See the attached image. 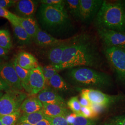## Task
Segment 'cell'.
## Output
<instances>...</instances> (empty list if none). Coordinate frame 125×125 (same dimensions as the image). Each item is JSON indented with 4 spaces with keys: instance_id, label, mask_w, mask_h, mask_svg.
Segmentation results:
<instances>
[{
    "instance_id": "obj_1",
    "label": "cell",
    "mask_w": 125,
    "mask_h": 125,
    "mask_svg": "<svg viewBox=\"0 0 125 125\" xmlns=\"http://www.w3.org/2000/svg\"><path fill=\"white\" fill-rule=\"evenodd\" d=\"M102 60L95 39L88 33H82L67 39L60 64L57 71L79 67L99 69Z\"/></svg>"
},
{
    "instance_id": "obj_2",
    "label": "cell",
    "mask_w": 125,
    "mask_h": 125,
    "mask_svg": "<svg viewBox=\"0 0 125 125\" xmlns=\"http://www.w3.org/2000/svg\"><path fill=\"white\" fill-rule=\"evenodd\" d=\"M37 21L43 31L57 38L64 36L72 29L66 9L61 10L41 4L36 13Z\"/></svg>"
},
{
    "instance_id": "obj_3",
    "label": "cell",
    "mask_w": 125,
    "mask_h": 125,
    "mask_svg": "<svg viewBox=\"0 0 125 125\" xmlns=\"http://www.w3.org/2000/svg\"><path fill=\"white\" fill-rule=\"evenodd\" d=\"M67 76L74 84L85 89L100 90L113 85L111 76L107 73L92 68L79 67L70 69Z\"/></svg>"
},
{
    "instance_id": "obj_4",
    "label": "cell",
    "mask_w": 125,
    "mask_h": 125,
    "mask_svg": "<svg viewBox=\"0 0 125 125\" xmlns=\"http://www.w3.org/2000/svg\"><path fill=\"white\" fill-rule=\"evenodd\" d=\"M97 28H105L125 32V12L121 0H104L94 20Z\"/></svg>"
},
{
    "instance_id": "obj_5",
    "label": "cell",
    "mask_w": 125,
    "mask_h": 125,
    "mask_svg": "<svg viewBox=\"0 0 125 125\" xmlns=\"http://www.w3.org/2000/svg\"><path fill=\"white\" fill-rule=\"evenodd\" d=\"M104 54L117 80L125 86V49L104 47Z\"/></svg>"
},
{
    "instance_id": "obj_6",
    "label": "cell",
    "mask_w": 125,
    "mask_h": 125,
    "mask_svg": "<svg viewBox=\"0 0 125 125\" xmlns=\"http://www.w3.org/2000/svg\"><path fill=\"white\" fill-rule=\"evenodd\" d=\"M27 94L22 91L10 89L0 99V116L12 114L20 109Z\"/></svg>"
},
{
    "instance_id": "obj_7",
    "label": "cell",
    "mask_w": 125,
    "mask_h": 125,
    "mask_svg": "<svg viewBox=\"0 0 125 125\" xmlns=\"http://www.w3.org/2000/svg\"><path fill=\"white\" fill-rule=\"evenodd\" d=\"M78 90L80 92L81 95L88 99L91 103L97 104L107 107L125 100V95L121 94L109 95L101 90L91 89L79 88Z\"/></svg>"
},
{
    "instance_id": "obj_8",
    "label": "cell",
    "mask_w": 125,
    "mask_h": 125,
    "mask_svg": "<svg viewBox=\"0 0 125 125\" xmlns=\"http://www.w3.org/2000/svg\"><path fill=\"white\" fill-rule=\"evenodd\" d=\"M97 32L104 47L125 49V32L105 28H97Z\"/></svg>"
},
{
    "instance_id": "obj_9",
    "label": "cell",
    "mask_w": 125,
    "mask_h": 125,
    "mask_svg": "<svg viewBox=\"0 0 125 125\" xmlns=\"http://www.w3.org/2000/svg\"><path fill=\"white\" fill-rule=\"evenodd\" d=\"M0 79L11 89L18 91L23 89L12 62H2L0 64Z\"/></svg>"
},
{
    "instance_id": "obj_10",
    "label": "cell",
    "mask_w": 125,
    "mask_h": 125,
    "mask_svg": "<svg viewBox=\"0 0 125 125\" xmlns=\"http://www.w3.org/2000/svg\"><path fill=\"white\" fill-rule=\"evenodd\" d=\"M103 2V0H80L81 21L89 24L94 21Z\"/></svg>"
},
{
    "instance_id": "obj_11",
    "label": "cell",
    "mask_w": 125,
    "mask_h": 125,
    "mask_svg": "<svg viewBox=\"0 0 125 125\" xmlns=\"http://www.w3.org/2000/svg\"><path fill=\"white\" fill-rule=\"evenodd\" d=\"M29 87L30 95L37 94L45 88V77L40 66L30 70Z\"/></svg>"
},
{
    "instance_id": "obj_12",
    "label": "cell",
    "mask_w": 125,
    "mask_h": 125,
    "mask_svg": "<svg viewBox=\"0 0 125 125\" xmlns=\"http://www.w3.org/2000/svg\"><path fill=\"white\" fill-rule=\"evenodd\" d=\"M39 0H20L14 5L16 15L20 18H33L38 8Z\"/></svg>"
},
{
    "instance_id": "obj_13",
    "label": "cell",
    "mask_w": 125,
    "mask_h": 125,
    "mask_svg": "<svg viewBox=\"0 0 125 125\" xmlns=\"http://www.w3.org/2000/svg\"><path fill=\"white\" fill-rule=\"evenodd\" d=\"M37 97L42 104H58L67 107L65 100L54 89L45 87L37 94Z\"/></svg>"
},
{
    "instance_id": "obj_14",
    "label": "cell",
    "mask_w": 125,
    "mask_h": 125,
    "mask_svg": "<svg viewBox=\"0 0 125 125\" xmlns=\"http://www.w3.org/2000/svg\"><path fill=\"white\" fill-rule=\"evenodd\" d=\"M36 45L42 47H52L60 45L66 40L58 39L50 35L47 32L39 28L32 39Z\"/></svg>"
},
{
    "instance_id": "obj_15",
    "label": "cell",
    "mask_w": 125,
    "mask_h": 125,
    "mask_svg": "<svg viewBox=\"0 0 125 125\" xmlns=\"http://www.w3.org/2000/svg\"><path fill=\"white\" fill-rule=\"evenodd\" d=\"M14 60L20 67L27 70H31L39 66L35 57L25 52H19Z\"/></svg>"
},
{
    "instance_id": "obj_16",
    "label": "cell",
    "mask_w": 125,
    "mask_h": 125,
    "mask_svg": "<svg viewBox=\"0 0 125 125\" xmlns=\"http://www.w3.org/2000/svg\"><path fill=\"white\" fill-rule=\"evenodd\" d=\"M42 111L45 116L53 118L57 116H66L70 114V111L67 108L58 104H43Z\"/></svg>"
},
{
    "instance_id": "obj_17",
    "label": "cell",
    "mask_w": 125,
    "mask_h": 125,
    "mask_svg": "<svg viewBox=\"0 0 125 125\" xmlns=\"http://www.w3.org/2000/svg\"><path fill=\"white\" fill-rule=\"evenodd\" d=\"M43 104L37 97H27L23 102L20 110L23 114H31L42 110Z\"/></svg>"
},
{
    "instance_id": "obj_18",
    "label": "cell",
    "mask_w": 125,
    "mask_h": 125,
    "mask_svg": "<svg viewBox=\"0 0 125 125\" xmlns=\"http://www.w3.org/2000/svg\"><path fill=\"white\" fill-rule=\"evenodd\" d=\"M66 41L67 39L62 44L50 48L48 52V58L50 62V64L55 67L56 69L61 62Z\"/></svg>"
},
{
    "instance_id": "obj_19",
    "label": "cell",
    "mask_w": 125,
    "mask_h": 125,
    "mask_svg": "<svg viewBox=\"0 0 125 125\" xmlns=\"http://www.w3.org/2000/svg\"><path fill=\"white\" fill-rule=\"evenodd\" d=\"M46 86L56 91L62 92H69L71 90V87L58 73L54 75L50 79Z\"/></svg>"
},
{
    "instance_id": "obj_20",
    "label": "cell",
    "mask_w": 125,
    "mask_h": 125,
    "mask_svg": "<svg viewBox=\"0 0 125 125\" xmlns=\"http://www.w3.org/2000/svg\"><path fill=\"white\" fill-rule=\"evenodd\" d=\"M19 24L30 36L32 40L39 29V24L35 18L19 17Z\"/></svg>"
},
{
    "instance_id": "obj_21",
    "label": "cell",
    "mask_w": 125,
    "mask_h": 125,
    "mask_svg": "<svg viewBox=\"0 0 125 125\" xmlns=\"http://www.w3.org/2000/svg\"><path fill=\"white\" fill-rule=\"evenodd\" d=\"M13 29L14 35L18 44L21 45H30L32 39L25 30L18 23L11 24Z\"/></svg>"
},
{
    "instance_id": "obj_22",
    "label": "cell",
    "mask_w": 125,
    "mask_h": 125,
    "mask_svg": "<svg viewBox=\"0 0 125 125\" xmlns=\"http://www.w3.org/2000/svg\"><path fill=\"white\" fill-rule=\"evenodd\" d=\"M13 67L17 74L18 77L21 81L23 89L30 94V89L29 87V75L30 70L24 69L20 67L16 61L13 60L12 62Z\"/></svg>"
},
{
    "instance_id": "obj_23",
    "label": "cell",
    "mask_w": 125,
    "mask_h": 125,
    "mask_svg": "<svg viewBox=\"0 0 125 125\" xmlns=\"http://www.w3.org/2000/svg\"><path fill=\"white\" fill-rule=\"evenodd\" d=\"M45 117L42 110L31 114H23L19 118L16 124L24 123L30 125H36Z\"/></svg>"
},
{
    "instance_id": "obj_24",
    "label": "cell",
    "mask_w": 125,
    "mask_h": 125,
    "mask_svg": "<svg viewBox=\"0 0 125 125\" xmlns=\"http://www.w3.org/2000/svg\"><path fill=\"white\" fill-rule=\"evenodd\" d=\"M65 3L67 12L68 11L76 20L80 21V0H66Z\"/></svg>"
},
{
    "instance_id": "obj_25",
    "label": "cell",
    "mask_w": 125,
    "mask_h": 125,
    "mask_svg": "<svg viewBox=\"0 0 125 125\" xmlns=\"http://www.w3.org/2000/svg\"><path fill=\"white\" fill-rule=\"evenodd\" d=\"M21 115L20 109L12 114L0 116V121L2 125H16Z\"/></svg>"
},
{
    "instance_id": "obj_26",
    "label": "cell",
    "mask_w": 125,
    "mask_h": 125,
    "mask_svg": "<svg viewBox=\"0 0 125 125\" xmlns=\"http://www.w3.org/2000/svg\"><path fill=\"white\" fill-rule=\"evenodd\" d=\"M12 42L8 30H0V46L9 51L12 47Z\"/></svg>"
},
{
    "instance_id": "obj_27",
    "label": "cell",
    "mask_w": 125,
    "mask_h": 125,
    "mask_svg": "<svg viewBox=\"0 0 125 125\" xmlns=\"http://www.w3.org/2000/svg\"><path fill=\"white\" fill-rule=\"evenodd\" d=\"M66 103L67 107L72 110L73 113H75L78 115H82L81 111L82 106L77 96L72 97L69 99Z\"/></svg>"
},
{
    "instance_id": "obj_28",
    "label": "cell",
    "mask_w": 125,
    "mask_h": 125,
    "mask_svg": "<svg viewBox=\"0 0 125 125\" xmlns=\"http://www.w3.org/2000/svg\"><path fill=\"white\" fill-rule=\"evenodd\" d=\"M43 75L45 77V87L47 84L50 79L55 74L58 73V71L55 67L53 65L49 64L42 67Z\"/></svg>"
},
{
    "instance_id": "obj_29",
    "label": "cell",
    "mask_w": 125,
    "mask_h": 125,
    "mask_svg": "<svg viewBox=\"0 0 125 125\" xmlns=\"http://www.w3.org/2000/svg\"><path fill=\"white\" fill-rule=\"evenodd\" d=\"M0 17L7 19L11 24H19V17L4 8H0Z\"/></svg>"
},
{
    "instance_id": "obj_30",
    "label": "cell",
    "mask_w": 125,
    "mask_h": 125,
    "mask_svg": "<svg viewBox=\"0 0 125 125\" xmlns=\"http://www.w3.org/2000/svg\"><path fill=\"white\" fill-rule=\"evenodd\" d=\"M39 2L43 4L47 5L61 10H65V0H41Z\"/></svg>"
},
{
    "instance_id": "obj_31",
    "label": "cell",
    "mask_w": 125,
    "mask_h": 125,
    "mask_svg": "<svg viewBox=\"0 0 125 125\" xmlns=\"http://www.w3.org/2000/svg\"><path fill=\"white\" fill-rule=\"evenodd\" d=\"M71 125H96V123L93 119L76 115L75 121Z\"/></svg>"
},
{
    "instance_id": "obj_32",
    "label": "cell",
    "mask_w": 125,
    "mask_h": 125,
    "mask_svg": "<svg viewBox=\"0 0 125 125\" xmlns=\"http://www.w3.org/2000/svg\"><path fill=\"white\" fill-rule=\"evenodd\" d=\"M81 111L82 116L88 119L93 120V119L96 118L98 117L94 114V112H93L91 108L90 107H82Z\"/></svg>"
},
{
    "instance_id": "obj_33",
    "label": "cell",
    "mask_w": 125,
    "mask_h": 125,
    "mask_svg": "<svg viewBox=\"0 0 125 125\" xmlns=\"http://www.w3.org/2000/svg\"><path fill=\"white\" fill-rule=\"evenodd\" d=\"M50 119L52 125H69L65 116H57L53 118H50Z\"/></svg>"
},
{
    "instance_id": "obj_34",
    "label": "cell",
    "mask_w": 125,
    "mask_h": 125,
    "mask_svg": "<svg viewBox=\"0 0 125 125\" xmlns=\"http://www.w3.org/2000/svg\"><path fill=\"white\" fill-rule=\"evenodd\" d=\"M90 107L91 108L94 114H95L97 116H98L100 114H102L103 113H104V111L106 110L107 108L103 105L94 103H91Z\"/></svg>"
},
{
    "instance_id": "obj_35",
    "label": "cell",
    "mask_w": 125,
    "mask_h": 125,
    "mask_svg": "<svg viewBox=\"0 0 125 125\" xmlns=\"http://www.w3.org/2000/svg\"><path fill=\"white\" fill-rule=\"evenodd\" d=\"M109 121L116 125H125V114L114 116Z\"/></svg>"
},
{
    "instance_id": "obj_36",
    "label": "cell",
    "mask_w": 125,
    "mask_h": 125,
    "mask_svg": "<svg viewBox=\"0 0 125 125\" xmlns=\"http://www.w3.org/2000/svg\"><path fill=\"white\" fill-rule=\"evenodd\" d=\"M17 1L16 0H0V8L6 9L14 6Z\"/></svg>"
},
{
    "instance_id": "obj_37",
    "label": "cell",
    "mask_w": 125,
    "mask_h": 125,
    "mask_svg": "<svg viewBox=\"0 0 125 125\" xmlns=\"http://www.w3.org/2000/svg\"><path fill=\"white\" fill-rule=\"evenodd\" d=\"M79 101L82 107H90L91 106V103L88 99L86 98L84 96L81 95L80 98L79 99Z\"/></svg>"
},
{
    "instance_id": "obj_38",
    "label": "cell",
    "mask_w": 125,
    "mask_h": 125,
    "mask_svg": "<svg viewBox=\"0 0 125 125\" xmlns=\"http://www.w3.org/2000/svg\"><path fill=\"white\" fill-rule=\"evenodd\" d=\"M76 115L75 113H72L66 117V119L69 125H72L74 122L76 118Z\"/></svg>"
},
{
    "instance_id": "obj_39",
    "label": "cell",
    "mask_w": 125,
    "mask_h": 125,
    "mask_svg": "<svg viewBox=\"0 0 125 125\" xmlns=\"http://www.w3.org/2000/svg\"><path fill=\"white\" fill-rule=\"evenodd\" d=\"M36 125H52V122L49 117L45 116V118L38 122Z\"/></svg>"
},
{
    "instance_id": "obj_40",
    "label": "cell",
    "mask_w": 125,
    "mask_h": 125,
    "mask_svg": "<svg viewBox=\"0 0 125 125\" xmlns=\"http://www.w3.org/2000/svg\"><path fill=\"white\" fill-rule=\"evenodd\" d=\"M9 51L5 49L0 46V58H7V56L9 54Z\"/></svg>"
},
{
    "instance_id": "obj_41",
    "label": "cell",
    "mask_w": 125,
    "mask_h": 125,
    "mask_svg": "<svg viewBox=\"0 0 125 125\" xmlns=\"http://www.w3.org/2000/svg\"><path fill=\"white\" fill-rule=\"evenodd\" d=\"M10 89H11L9 87V86L7 85L3 81L0 79V91H6Z\"/></svg>"
},
{
    "instance_id": "obj_42",
    "label": "cell",
    "mask_w": 125,
    "mask_h": 125,
    "mask_svg": "<svg viewBox=\"0 0 125 125\" xmlns=\"http://www.w3.org/2000/svg\"><path fill=\"white\" fill-rule=\"evenodd\" d=\"M104 125H116L115 124H114V123H112L111 122H110V121H109L108 122H107V123H105L104 124Z\"/></svg>"
},
{
    "instance_id": "obj_43",
    "label": "cell",
    "mask_w": 125,
    "mask_h": 125,
    "mask_svg": "<svg viewBox=\"0 0 125 125\" xmlns=\"http://www.w3.org/2000/svg\"><path fill=\"white\" fill-rule=\"evenodd\" d=\"M121 3H122V5H123V8H124V9L125 12V0H121Z\"/></svg>"
},
{
    "instance_id": "obj_44",
    "label": "cell",
    "mask_w": 125,
    "mask_h": 125,
    "mask_svg": "<svg viewBox=\"0 0 125 125\" xmlns=\"http://www.w3.org/2000/svg\"><path fill=\"white\" fill-rule=\"evenodd\" d=\"M3 94H4V93H3V91H0V99L1 98V97L2 96V95H3Z\"/></svg>"
},
{
    "instance_id": "obj_45",
    "label": "cell",
    "mask_w": 125,
    "mask_h": 125,
    "mask_svg": "<svg viewBox=\"0 0 125 125\" xmlns=\"http://www.w3.org/2000/svg\"><path fill=\"white\" fill-rule=\"evenodd\" d=\"M16 125H30V124H27V123H20V124H16Z\"/></svg>"
},
{
    "instance_id": "obj_46",
    "label": "cell",
    "mask_w": 125,
    "mask_h": 125,
    "mask_svg": "<svg viewBox=\"0 0 125 125\" xmlns=\"http://www.w3.org/2000/svg\"><path fill=\"white\" fill-rule=\"evenodd\" d=\"M2 61H3V60H2V59L0 58V64L2 63V62H3Z\"/></svg>"
},
{
    "instance_id": "obj_47",
    "label": "cell",
    "mask_w": 125,
    "mask_h": 125,
    "mask_svg": "<svg viewBox=\"0 0 125 125\" xmlns=\"http://www.w3.org/2000/svg\"><path fill=\"white\" fill-rule=\"evenodd\" d=\"M0 125H2V124H1V122L0 121Z\"/></svg>"
}]
</instances>
